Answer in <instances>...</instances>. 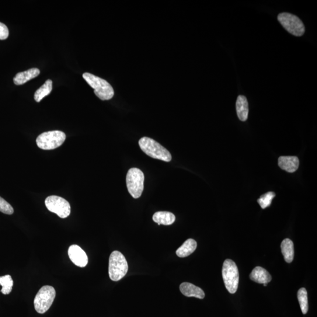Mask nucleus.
<instances>
[{
  "label": "nucleus",
  "mask_w": 317,
  "mask_h": 317,
  "mask_svg": "<svg viewBox=\"0 0 317 317\" xmlns=\"http://www.w3.org/2000/svg\"><path fill=\"white\" fill-rule=\"evenodd\" d=\"M142 151L153 159L166 162L171 161L172 155L165 148L151 138L144 137L139 141Z\"/></svg>",
  "instance_id": "obj_1"
},
{
  "label": "nucleus",
  "mask_w": 317,
  "mask_h": 317,
  "mask_svg": "<svg viewBox=\"0 0 317 317\" xmlns=\"http://www.w3.org/2000/svg\"><path fill=\"white\" fill-rule=\"evenodd\" d=\"M196 248V242L193 239H188L176 250V255L180 258L189 256L194 252Z\"/></svg>",
  "instance_id": "obj_17"
},
{
  "label": "nucleus",
  "mask_w": 317,
  "mask_h": 317,
  "mask_svg": "<svg viewBox=\"0 0 317 317\" xmlns=\"http://www.w3.org/2000/svg\"><path fill=\"white\" fill-rule=\"evenodd\" d=\"M236 111L240 121L245 122L247 120L249 115V104L245 96H238L236 102Z\"/></svg>",
  "instance_id": "obj_15"
},
{
  "label": "nucleus",
  "mask_w": 317,
  "mask_h": 317,
  "mask_svg": "<svg viewBox=\"0 0 317 317\" xmlns=\"http://www.w3.org/2000/svg\"><path fill=\"white\" fill-rule=\"evenodd\" d=\"M280 23L289 33L296 37H301L305 33V27L298 17L288 13H283L278 16Z\"/></svg>",
  "instance_id": "obj_8"
},
{
  "label": "nucleus",
  "mask_w": 317,
  "mask_h": 317,
  "mask_svg": "<svg viewBox=\"0 0 317 317\" xmlns=\"http://www.w3.org/2000/svg\"><path fill=\"white\" fill-rule=\"evenodd\" d=\"M0 212L2 213L11 215L14 214V208L12 205L5 200L4 198L0 197Z\"/></svg>",
  "instance_id": "obj_23"
},
{
  "label": "nucleus",
  "mask_w": 317,
  "mask_h": 317,
  "mask_svg": "<svg viewBox=\"0 0 317 317\" xmlns=\"http://www.w3.org/2000/svg\"><path fill=\"white\" fill-rule=\"evenodd\" d=\"M175 219V216L169 212H158L153 216V221L159 225H171Z\"/></svg>",
  "instance_id": "obj_16"
},
{
  "label": "nucleus",
  "mask_w": 317,
  "mask_h": 317,
  "mask_svg": "<svg viewBox=\"0 0 317 317\" xmlns=\"http://www.w3.org/2000/svg\"><path fill=\"white\" fill-rule=\"evenodd\" d=\"M87 83L94 89L96 96L102 100L112 99L114 95V90L109 82L88 72L82 75Z\"/></svg>",
  "instance_id": "obj_2"
},
{
  "label": "nucleus",
  "mask_w": 317,
  "mask_h": 317,
  "mask_svg": "<svg viewBox=\"0 0 317 317\" xmlns=\"http://www.w3.org/2000/svg\"><path fill=\"white\" fill-rule=\"evenodd\" d=\"M56 296V291L50 285H44L38 291L35 297L34 304L36 311L39 313L46 312L51 307Z\"/></svg>",
  "instance_id": "obj_6"
},
{
  "label": "nucleus",
  "mask_w": 317,
  "mask_h": 317,
  "mask_svg": "<svg viewBox=\"0 0 317 317\" xmlns=\"http://www.w3.org/2000/svg\"><path fill=\"white\" fill-rule=\"evenodd\" d=\"M45 204L49 211L57 214L60 218H67L71 214L70 204L61 197L48 196L45 200Z\"/></svg>",
  "instance_id": "obj_9"
},
{
  "label": "nucleus",
  "mask_w": 317,
  "mask_h": 317,
  "mask_svg": "<svg viewBox=\"0 0 317 317\" xmlns=\"http://www.w3.org/2000/svg\"><path fill=\"white\" fill-rule=\"evenodd\" d=\"M297 297L303 314H306L308 310L307 291L305 288L299 289L297 293Z\"/></svg>",
  "instance_id": "obj_20"
},
{
  "label": "nucleus",
  "mask_w": 317,
  "mask_h": 317,
  "mask_svg": "<svg viewBox=\"0 0 317 317\" xmlns=\"http://www.w3.org/2000/svg\"><path fill=\"white\" fill-rule=\"evenodd\" d=\"M264 286H267V284H264Z\"/></svg>",
  "instance_id": "obj_25"
},
{
  "label": "nucleus",
  "mask_w": 317,
  "mask_h": 317,
  "mask_svg": "<svg viewBox=\"0 0 317 317\" xmlns=\"http://www.w3.org/2000/svg\"><path fill=\"white\" fill-rule=\"evenodd\" d=\"M0 285H2L1 292L3 294H9L12 292L13 286V280L11 276L6 275L0 277Z\"/></svg>",
  "instance_id": "obj_21"
},
{
  "label": "nucleus",
  "mask_w": 317,
  "mask_h": 317,
  "mask_svg": "<svg viewBox=\"0 0 317 317\" xmlns=\"http://www.w3.org/2000/svg\"><path fill=\"white\" fill-rule=\"evenodd\" d=\"M276 196L273 191H269L265 194L261 196V197L257 200L258 203H259L261 208L264 209L267 207H269L271 202L273 199V198Z\"/></svg>",
  "instance_id": "obj_22"
},
{
  "label": "nucleus",
  "mask_w": 317,
  "mask_h": 317,
  "mask_svg": "<svg viewBox=\"0 0 317 317\" xmlns=\"http://www.w3.org/2000/svg\"><path fill=\"white\" fill-rule=\"evenodd\" d=\"M9 31L5 24L0 23V40H5L9 37Z\"/></svg>",
  "instance_id": "obj_24"
},
{
  "label": "nucleus",
  "mask_w": 317,
  "mask_h": 317,
  "mask_svg": "<svg viewBox=\"0 0 317 317\" xmlns=\"http://www.w3.org/2000/svg\"><path fill=\"white\" fill-rule=\"evenodd\" d=\"M52 89V81L51 79L47 80L43 85L36 90L34 94V99L36 102H40L45 96L49 95Z\"/></svg>",
  "instance_id": "obj_19"
},
{
  "label": "nucleus",
  "mask_w": 317,
  "mask_h": 317,
  "mask_svg": "<svg viewBox=\"0 0 317 317\" xmlns=\"http://www.w3.org/2000/svg\"><path fill=\"white\" fill-rule=\"evenodd\" d=\"M222 276L226 288L231 294L238 290L239 283V273L238 266L231 259L225 261L222 269Z\"/></svg>",
  "instance_id": "obj_4"
},
{
  "label": "nucleus",
  "mask_w": 317,
  "mask_h": 317,
  "mask_svg": "<svg viewBox=\"0 0 317 317\" xmlns=\"http://www.w3.org/2000/svg\"><path fill=\"white\" fill-rule=\"evenodd\" d=\"M128 265L126 259L121 252L114 251L109 260V276L111 280L118 281L128 273Z\"/></svg>",
  "instance_id": "obj_3"
},
{
  "label": "nucleus",
  "mask_w": 317,
  "mask_h": 317,
  "mask_svg": "<svg viewBox=\"0 0 317 317\" xmlns=\"http://www.w3.org/2000/svg\"><path fill=\"white\" fill-rule=\"evenodd\" d=\"M250 279L259 284H267L272 280L271 275L263 268L256 267L250 274Z\"/></svg>",
  "instance_id": "obj_13"
},
{
  "label": "nucleus",
  "mask_w": 317,
  "mask_h": 317,
  "mask_svg": "<svg viewBox=\"0 0 317 317\" xmlns=\"http://www.w3.org/2000/svg\"><path fill=\"white\" fill-rule=\"evenodd\" d=\"M40 74V69L31 68L26 71L19 72L14 78L13 81L17 85L24 84L30 80L37 77Z\"/></svg>",
  "instance_id": "obj_14"
},
{
  "label": "nucleus",
  "mask_w": 317,
  "mask_h": 317,
  "mask_svg": "<svg viewBox=\"0 0 317 317\" xmlns=\"http://www.w3.org/2000/svg\"><path fill=\"white\" fill-rule=\"evenodd\" d=\"M66 135L60 131H52L40 134L37 138L38 148L43 150H52L64 144Z\"/></svg>",
  "instance_id": "obj_5"
},
{
  "label": "nucleus",
  "mask_w": 317,
  "mask_h": 317,
  "mask_svg": "<svg viewBox=\"0 0 317 317\" xmlns=\"http://www.w3.org/2000/svg\"><path fill=\"white\" fill-rule=\"evenodd\" d=\"M68 256L72 262L76 266L85 267L88 263L86 254L78 245H72L68 249Z\"/></svg>",
  "instance_id": "obj_10"
},
{
  "label": "nucleus",
  "mask_w": 317,
  "mask_h": 317,
  "mask_svg": "<svg viewBox=\"0 0 317 317\" xmlns=\"http://www.w3.org/2000/svg\"><path fill=\"white\" fill-rule=\"evenodd\" d=\"M278 166L288 173H293L298 168L299 159L296 156H280L278 158Z\"/></svg>",
  "instance_id": "obj_11"
},
{
  "label": "nucleus",
  "mask_w": 317,
  "mask_h": 317,
  "mask_svg": "<svg viewBox=\"0 0 317 317\" xmlns=\"http://www.w3.org/2000/svg\"><path fill=\"white\" fill-rule=\"evenodd\" d=\"M181 292L186 297L203 299L205 294L203 290L189 283H183L180 285Z\"/></svg>",
  "instance_id": "obj_12"
},
{
  "label": "nucleus",
  "mask_w": 317,
  "mask_h": 317,
  "mask_svg": "<svg viewBox=\"0 0 317 317\" xmlns=\"http://www.w3.org/2000/svg\"><path fill=\"white\" fill-rule=\"evenodd\" d=\"M281 249L285 261L288 263H291L294 257L293 242L290 239H284L281 244Z\"/></svg>",
  "instance_id": "obj_18"
},
{
  "label": "nucleus",
  "mask_w": 317,
  "mask_h": 317,
  "mask_svg": "<svg viewBox=\"0 0 317 317\" xmlns=\"http://www.w3.org/2000/svg\"><path fill=\"white\" fill-rule=\"evenodd\" d=\"M145 176L139 169L134 168L129 170L127 175V184L132 197L138 198L141 196L144 188Z\"/></svg>",
  "instance_id": "obj_7"
}]
</instances>
